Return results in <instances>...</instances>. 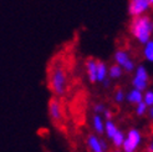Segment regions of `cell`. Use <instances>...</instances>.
I'll use <instances>...</instances> for the list:
<instances>
[{
	"label": "cell",
	"instance_id": "obj_25",
	"mask_svg": "<svg viewBox=\"0 0 153 152\" xmlns=\"http://www.w3.org/2000/svg\"><path fill=\"white\" fill-rule=\"evenodd\" d=\"M113 152H123V151H121V150H118V148H117L116 151H113Z\"/></svg>",
	"mask_w": 153,
	"mask_h": 152
},
{
	"label": "cell",
	"instance_id": "obj_15",
	"mask_svg": "<svg viewBox=\"0 0 153 152\" xmlns=\"http://www.w3.org/2000/svg\"><path fill=\"white\" fill-rule=\"evenodd\" d=\"M125 136L126 135L123 132H122L121 130H118L116 133L112 136V139H111L112 145L116 147V148H121L122 147V143H123V141H125Z\"/></svg>",
	"mask_w": 153,
	"mask_h": 152
},
{
	"label": "cell",
	"instance_id": "obj_22",
	"mask_svg": "<svg viewBox=\"0 0 153 152\" xmlns=\"http://www.w3.org/2000/svg\"><path fill=\"white\" fill-rule=\"evenodd\" d=\"M102 85H103L105 87H108V86H110V79H108V77L105 79V80L102 81Z\"/></svg>",
	"mask_w": 153,
	"mask_h": 152
},
{
	"label": "cell",
	"instance_id": "obj_13",
	"mask_svg": "<svg viewBox=\"0 0 153 152\" xmlns=\"http://www.w3.org/2000/svg\"><path fill=\"white\" fill-rule=\"evenodd\" d=\"M118 131V127L116 126V124L111 120H105V135L107 136V139H112V136Z\"/></svg>",
	"mask_w": 153,
	"mask_h": 152
},
{
	"label": "cell",
	"instance_id": "obj_23",
	"mask_svg": "<svg viewBox=\"0 0 153 152\" xmlns=\"http://www.w3.org/2000/svg\"><path fill=\"white\" fill-rule=\"evenodd\" d=\"M147 152H153V141L149 143V146H148V148H147Z\"/></svg>",
	"mask_w": 153,
	"mask_h": 152
},
{
	"label": "cell",
	"instance_id": "obj_16",
	"mask_svg": "<svg viewBox=\"0 0 153 152\" xmlns=\"http://www.w3.org/2000/svg\"><path fill=\"white\" fill-rule=\"evenodd\" d=\"M143 55L148 61L153 63V40H148L146 44H144Z\"/></svg>",
	"mask_w": 153,
	"mask_h": 152
},
{
	"label": "cell",
	"instance_id": "obj_4",
	"mask_svg": "<svg viewBox=\"0 0 153 152\" xmlns=\"http://www.w3.org/2000/svg\"><path fill=\"white\" fill-rule=\"evenodd\" d=\"M86 145L90 152H108V143L97 133H90L87 136Z\"/></svg>",
	"mask_w": 153,
	"mask_h": 152
},
{
	"label": "cell",
	"instance_id": "obj_5",
	"mask_svg": "<svg viewBox=\"0 0 153 152\" xmlns=\"http://www.w3.org/2000/svg\"><path fill=\"white\" fill-rule=\"evenodd\" d=\"M132 86L134 89H138L141 91H144L148 86V72L144 66H138L136 69L134 76L132 79Z\"/></svg>",
	"mask_w": 153,
	"mask_h": 152
},
{
	"label": "cell",
	"instance_id": "obj_6",
	"mask_svg": "<svg viewBox=\"0 0 153 152\" xmlns=\"http://www.w3.org/2000/svg\"><path fill=\"white\" fill-rule=\"evenodd\" d=\"M48 111H49V116L53 122H61L64 118V112H62V106L59 100V97L53 96L51 100L49 101L48 105Z\"/></svg>",
	"mask_w": 153,
	"mask_h": 152
},
{
	"label": "cell",
	"instance_id": "obj_18",
	"mask_svg": "<svg viewBox=\"0 0 153 152\" xmlns=\"http://www.w3.org/2000/svg\"><path fill=\"white\" fill-rule=\"evenodd\" d=\"M143 101H144V104H146L147 106H153V91L152 90H148V91H146L144 92V95H143Z\"/></svg>",
	"mask_w": 153,
	"mask_h": 152
},
{
	"label": "cell",
	"instance_id": "obj_10",
	"mask_svg": "<svg viewBox=\"0 0 153 152\" xmlns=\"http://www.w3.org/2000/svg\"><path fill=\"white\" fill-rule=\"evenodd\" d=\"M91 121H92V127H94L95 132L98 136L103 135L105 133V118H103V116L100 115V113H95Z\"/></svg>",
	"mask_w": 153,
	"mask_h": 152
},
{
	"label": "cell",
	"instance_id": "obj_11",
	"mask_svg": "<svg viewBox=\"0 0 153 152\" xmlns=\"http://www.w3.org/2000/svg\"><path fill=\"white\" fill-rule=\"evenodd\" d=\"M126 100H127L129 104H132V105H137V104H140L141 101H143V92H142L141 90L133 87V89L126 95Z\"/></svg>",
	"mask_w": 153,
	"mask_h": 152
},
{
	"label": "cell",
	"instance_id": "obj_3",
	"mask_svg": "<svg viewBox=\"0 0 153 152\" xmlns=\"http://www.w3.org/2000/svg\"><path fill=\"white\" fill-rule=\"evenodd\" d=\"M142 142V135L137 128H131L125 136V141L122 143L123 152H136Z\"/></svg>",
	"mask_w": 153,
	"mask_h": 152
},
{
	"label": "cell",
	"instance_id": "obj_8",
	"mask_svg": "<svg viewBox=\"0 0 153 152\" xmlns=\"http://www.w3.org/2000/svg\"><path fill=\"white\" fill-rule=\"evenodd\" d=\"M148 0H131L128 4V13L131 16H140L149 7Z\"/></svg>",
	"mask_w": 153,
	"mask_h": 152
},
{
	"label": "cell",
	"instance_id": "obj_20",
	"mask_svg": "<svg viewBox=\"0 0 153 152\" xmlns=\"http://www.w3.org/2000/svg\"><path fill=\"white\" fill-rule=\"evenodd\" d=\"M105 110H106V106L103 104H95L94 105V113H100V115H102Z\"/></svg>",
	"mask_w": 153,
	"mask_h": 152
},
{
	"label": "cell",
	"instance_id": "obj_19",
	"mask_svg": "<svg viewBox=\"0 0 153 152\" xmlns=\"http://www.w3.org/2000/svg\"><path fill=\"white\" fill-rule=\"evenodd\" d=\"M125 98H126L125 91L122 90V89H118L116 91V94H114V101H116L117 104H122V102L125 101Z\"/></svg>",
	"mask_w": 153,
	"mask_h": 152
},
{
	"label": "cell",
	"instance_id": "obj_24",
	"mask_svg": "<svg viewBox=\"0 0 153 152\" xmlns=\"http://www.w3.org/2000/svg\"><path fill=\"white\" fill-rule=\"evenodd\" d=\"M149 117L153 121V106H151V109H149Z\"/></svg>",
	"mask_w": 153,
	"mask_h": 152
},
{
	"label": "cell",
	"instance_id": "obj_2",
	"mask_svg": "<svg viewBox=\"0 0 153 152\" xmlns=\"http://www.w3.org/2000/svg\"><path fill=\"white\" fill-rule=\"evenodd\" d=\"M129 31L132 36L141 44H146L151 40V35L153 33V21L148 16H133V20L129 25Z\"/></svg>",
	"mask_w": 153,
	"mask_h": 152
},
{
	"label": "cell",
	"instance_id": "obj_12",
	"mask_svg": "<svg viewBox=\"0 0 153 152\" xmlns=\"http://www.w3.org/2000/svg\"><path fill=\"white\" fill-rule=\"evenodd\" d=\"M107 77H108V67L103 61L97 60V82H102Z\"/></svg>",
	"mask_w": 153,
	"mask_h": 152
},
{
	"label": "cell",
	"instance_id": "obj_9",
	"mask_svg": "<svg viewBox=\"0 0 153 152\" xmlns=\"http://www.w3.org/2000/svg\"><path fill=\"white\" fill-rule=\"evenodd\" d=\"M86 74H87V79L91 83H96L97 82V60L90 57L86 60Z\"/></svg>",
	"mask_w": 153,
	"mask_h": 152
},
{
	"label": "cell",
	"instance_id": "obj_26",
	"mask_svg": "<svg viewBox=\"0 0 153 152\" xmlns=\"http://www.w3.org/2000/svg\"><path fill=\"white\" fill-rule=\"evenodd\" d=\"M148 1H149V4H151V5L153 4V0H148Z\"/></svg>",
	"mask_w": 153,
	"mask_h": 152
},
{
	"label": "cell",
	"instance_id": "obj_1",
	"mask_svg": "<svg viewBox=\"0 0 153 152\" xmlns=\"http://www.w3.org/2000/svg\"><path fill=\"white\" fill-rule=\"evenodd\" d=\"M68 86V77L61 63L52 64L49 70V87L56 97H62Z\"/></svg>",
	"mask_w": 153,
	"mask_h": 152
},
{
	"label": "cell",
	"instance_id": "obj_17",
	"mask_svg": "<svg viewBox=\"0 0 153 152\" xmlns=\"http://www.w3.org/2000/svg\"><path fill=\"white\" fill-rule=\"evenodd\" d=\"M147 109H148V106L144 104V101H141L140 104L136 105V113L138 116H143L144 113H147Z\"/></svg>",
	"mask_w": 153,
	"mask_h": 152
},
{
	"label": "cell",
	"instance_id": "obj_21",
	"mask_svg": "<svg viewBox=\"0 0 153 152\" xmlns=\"http://www.w3.org/2000/svg\"><path fill=\"white\" fill-rule=\"evenodd\" d=\"M102 116L105 117V120H111V118H112V112L106 107V110H105L103 113H102Z\"/></svg>",
	"mask_w": 153,
	"mask_h": 152
},
{
	"label": "cell",
	"instance_id": "obj_7",
	"mask_svg": "<svg viewBox=\"0 0 153 152\" xmlns=\"http://www.w3.org/2000/svg\"><path fill=\"white\" fill-rule=\"evenodd\" d=\"M114 61L127 72H132L134 70V63L129 57L128 52L125 50H117L114 52Z\"/></svg>",
	"mask_w": 153,
	"mask_h": 152
},
{
	"label": "cell",
	"instance_id": "obj_14",
	"mask_svg": "<svg viewBox=\"0 0 153 152\" xmlns=\"http://www.w3.org/2000/svg\"><path fill=\"white\" fill-rule=\"evenodd\" d=\"M122 74H123V69L118 65V64H113L112 66H110L108 69V77L110 79H120Z\"/></svg>",
	"mask_w": 153,
	"mask_h": 152
}]
</instances>
